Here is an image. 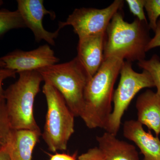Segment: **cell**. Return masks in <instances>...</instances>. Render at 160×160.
<instances>
[{
  "instance_id": "10",
  "label": "cell",
  "mask_w": 160,
  "mask_h": 160,
  "mask_svg": "<svg viewBox=\"0 0 160 160\" xmlns=\"http://www.w3.org/2000/svg\"><path fill=\"white\" fill-rule=\"evenodd\" d=\"M106 37V32H103L79 38L77 57L91 78L104 61Z\"/></svg>"
},
{
  "instance_id": "6",
  "label": "cell",
  "mask_w": 160,
  "mask_h": 160,
  "mask_svg": "<svg viewBox=\"0 0 160 160\" xmlns=\"http://www.w3.org/2000/svg\"><path fill=\"white\" fill-rule=\"evenodd\" d=\"M120 73L119 83L112 97L113 109L104 129L115 136L119 130L123 115L136 95L144 88L155 87L149 72L145 70L141 73L136 72L130 62L124 61Z\"/></svg>"
},
{
  "instance_id": "3",
  "label": "cell",
  "mask_w": 160,
  "mask_h": 160,
  "mask_svg": "<svg viewBox=\"0 0 160 160\" xmlns=\"http://www.w3.org/2000/svg\"><path fill=\"white\" fill-rule=\"evenodd\" d=\"M18 79L5 90L6 109L12 129L41 132L33 114L36 97L43 81L37 70L19 72Z\"/></svg>"
},
{
  "instance_id": "1",
  "label": "cell",
  "mask_w": 160,
  "mask_h": 160,
  "mask_svg": "<svg viewBox=\"0 0 160 160\" xmlns=\"http://www.w3.org/2000/svg\"><path fill=\"white\" fill-rule=\"evenodd\" d=\"M124 61L116 58L105 59L87 83L80 118L89 129L105 128L112 112L113 88Z\"/></svg>"
},
{
  "instance_id": "13",
  "label": "cell",
  "mask_w": 160,
  "mask_h": 160,
  "mask_svg": "<svg viewBox=\"0 0 160 160\" xmlns=\"http://www.w3.org/2000/svg\"><path fill=\"white\" fill-rule=\"evenodd\" d=\"M96 140L105 160H139L135 146L119 139L114 135L106 132L97 137Z\"/></svg>"
},
{
  "instance_id": "21",
  "label": "cell",
  "mask_w": 160,
  "mask_h": 160,
  "mask_svg": "<svg viewBox=\"0 0 160 160\" xmlns=\"http://www.w3.org/2000/svg\"><path fill=\"white\" fill-rule=\"evenodd\" d=\"M78 160H105V158L98 147L89 149L85 153L81 154Z\"/></svg>"
},
{
  "instance_id": "17",
  "label": "cell",
  "mask_w": 160,
  "mask_h": 160,
  "mask_svg": "<svg viewBox=\"0 0 160 160\" xmlns=\"http://www.w3.org/2000/svg\"><path fill=\"white\" fill-rule=\"evenodd\" d=\"M138 65L143 70L149 72L153 80L155 87H156V92L160 97V58L158 56L153 55L150 59L138 62Z\"/></svg>"
},
{
  "instance_id": "14",
  "label": "cell",
  "mask_w": 160,
  "mask_h": 160,
  "mask_svg": "<svg viewBox=\"0 0 160 160\" xmlns=\"http://www.w3.org/2000/svg\"><path fill=\"white\" fill-rule=\"evenodd\" d=\"M41 135V132L28 129L13 130L9 146L11 160H32L33 149Z\"/></svg>"
},
{
  "instance_id": "4",
  "label": "cell",
  "mask_w": 160,
  "mask_h": 160,
  "mask_svg": "<svg viewBox=\"0 0 160 160\" xmlns=\"http://www.w3.org/2000/svg\"><path fill=\"white\" fill-rule=\"evenodd\" d=\"M43 81L55 87L62 96L75 117L81 116L84 92L91 78L77 57L66 62L38 69Z\"/></svg>"
},
{
  "instance_id": "9",
  "label": "cell",
  "mask_w": 160,
  "mask_h": 160,
  "mask_svg": "<svg viewBox=\"0 0 160 160\" xmlns=\"http://www.w3.org/2000/svg\"><path fill=\"white\" fill-rule=\"evenodd\" d=\"M18 9L26 25L34 35L37 42L42 40L49 45L55 46V39L58 36L61 29L58 28L54 32L48 31L43 26L44 16L49 15L52 19L56 18L55 14L45 8L43 0H18Z\"/></svg>"
},
{
  "instance_id": "25",
  "label": "cell",
  "mask_w": 160,
  "mask_h": 160,
  "mask_svg": "<svg viewBox=\"0 0 160 160\" xmlns=\"http://www.w3.org/2000/svg\"><path fill=\"white\" fill-rule=\"evenodd\" d=\"M0 66H4V67H6V65H5V63L3 62L2 61H1L0 60Z\"/></svg>"
},
{
  "instance_id": "2",
  "label": "cell",
  "mask_w": 160,
  "mask_h": 160,
  "mask_svg": "<svg viewBox=\"0 0 160 160\" xmlns=\"http://www.w3.org/2000/svg\"><path fill=\"white\" fill-rule=\"evenodd\" d=\"M148 22L137 18L131 23L118 11L106 29L104 59L116 58L132 62L145 60L146 46L151 38Z\"/></svg>"
},
{
  "instance_id": "20",
  "label": "cell",
  "mask_w": 160,
  "mask_h": 160,
  "mask_svg": "<svg viewBox=\"0 0 160 160\" xmlns=\"http://www.w3.org/2000/svg\"><path fill=\"white\" fill-rule=\"evenodd\" d=\"M16 73L14 70L0 66V100L5 99V90L2 87L3 81L8 78H15Z\"/></svg>"
},
{
  "instance_id": "8",
  "label": "cell",
  "mask_w": 160,
  "mask_h": 160,
  "mask_svg": "<svg viewBox=\"0 0 160 160\" xmlns=\"http://www.w3.org/2000/svg\"><path fill=\"white\" fill-rule=\"evenodd\" d=\"M8 69L17 73L38 69L57 64L60 59L49 45L41 46L31 51L16 49L0 58Z\"/></svg>"
},
{
  "instance_id": "26",
  "label": "cell",
  "mask_w": 160,
  "mask_h": 160,
  "mask_svg": "<svg viewBox=\"0 0 160 160\" xmlns=\"http://www.w3.org/2000/svg\"><path fill=\"white\" fill-rule=\"evenodd\" d=\"M3 4V2L2 1H1L0 0V7H1V6L2 5V4Z\"/></svg>"
},
{
  "instance_id": "15",
  "label": "cell",
  "mask_w": 160,
  "mask_h": 160,
  "mask_svg": "<svg viewBox=\"0 0 160 160\" xmlns=\"http://www.w3.org/2000/svg\"><path fill=\"white\" fill-rule=\"evenodd\" d=\"M24 28L26 25L17 10H0V37L12 29Z\"/></svg>"
},
{
  "instance_id": "5",
  "label": "cell",
  "mask_w": 160,
  "mask_h": 160,
  "mask_svg": "<svg viewBox=\"0 0 160 160\" xmlns=\"http://www.w3.org/2000/svg\"><path fill=\"white\" fill-rule=\"evenodd\" d=\"M42 92L47 102V110L42 137L50 151L66 150L74 132L75 117L62 95L53 86L45 82Z\"/></svg>"
},
{
  "instance_id": "24",
  "label": "cell",
  "mask_w": 160,
  "mask_h": 160,
  "mask_svg": "<svg viewBox=\"0 0 160 160\" xmlns=\"http://www.w3.org/2000/svg\"><path fill=\"white\" fill-rule=\"evenodd\" d=\"M9 146L0 151V160H12L9 152Z\"/></svg>"
},
{
  "instance_id": "18",
  "label": "cell",
  "mask_w": 160,
  "mask_h": 160,
  "mask_svg": "<svg viewBox=\"0 0 160 160\" xmlns=\"http://www.w3.org/2000/svg\"><path fill=\"white\" fill-rule=\"evenodd\" d=\"M145 9L149 19V28L154 32L160 17V0H146Z\"/></svg>"
},
{
  "instance_id": "23",
  "label": "cell",
  "mask_w": 160,
  "mask_h": 160,
  "mask_svg": "<svg viewBox=\"0 0 160 160\" xmlns=\"http://www.w3.org/2000/svg\"><path fill=\"white\" fill-rule=\"evenodd\" d=\"M49 160H78L76 158V154L72 155L66 153H56L52 155Z\"/></svg>"
},
{
  "instance_id": "12",
  "label": "cell",
  "mask_w": 160,
  "mask_h": 160,
  "mask_svg": "<svg viewBox=\"0 0 160 160\" xmlns=\"http://www.w3.org/2000/svg\"><path fill=\"white\" fill-rule=\"evenodd\" d=\"M138 120L156 136L160 134V97L156 92L148 89L138 97L136 103Z\"/></svg>"
},
{
  "instance_id": "19",
  "label": "cell",
  "mask_w": 160,
  "mask_h": 160,
  "mask_svg": "<svg viewBox=\"0 0 160 160\" xmlns=\"http://www.w3.org/2000/svg\"><path fill=\"white\" fill-rule=\"evenodd\" d=\"M126 2L131 13L136 18L141 22H148L144 11L146 0H126Z\"/></svg>"
},
{
  "instance_id": "16",
  "label": "cell",
  "mask_w": 160,
  "mask_h": 160,
  "mask_svg": "<svg viewBox=\"0 0 160 160\" xmlns=\"http://www.w3.org/2000/svg\"><path fill=\"white\" fill-rule=\"evenodd\" d=\"M12 131L6 111L5 99L0 100V151L11 143Z\"/></svg>"
},
{
  "instance_id": "7",
  "label": "cell",
  "mask_w": 160,
  "mask_h": 160,
  "mask_svg": "<svg viewBox=\"0 0 160 160\" xmlns=\"http://www.w3.org/2000/svg\"><path fill=\"white\" fill-rule=\"evenodd\" d=\"M123 1L115 0L108 7L102 9L82 8L75 9L65 22H60L58 28L67 26L73 27L79 38L106 32L112 19L122 9Z\"/></svg>"
},
{
  "instance_id": "11",
  "label": "cell",
  "mask_w": 160,
  "mask_h": 160,
  "mask_svg": "<svg viewBox=\"0 0 160 160\" xmlns=\"http://www.w3.org/2000/svg\"><path fill=\"white\" fill-rule=\"evenodd\" d=\"M123 135L132 141L144 156V160H160V140L149 130L147 132L137 120H130L124 122Z\"/></svg>"
},
{
  "instance_id": "22",
  "label": "cell",
  "mask_w": 160,
  "mask_h": 160,
  "mask_svg": "<svg viewBox=\"0 0 160 160\" xmlns=\"http://www.w3.org/2000/svg\"><path fill=\"white\" fill-rule=\"evenodd\" d=\"M155 35L151 38L146 46V52L152 49L160 46V18L158 20L156 29L154 31Z\"/></svg>"
}]
</instances>
